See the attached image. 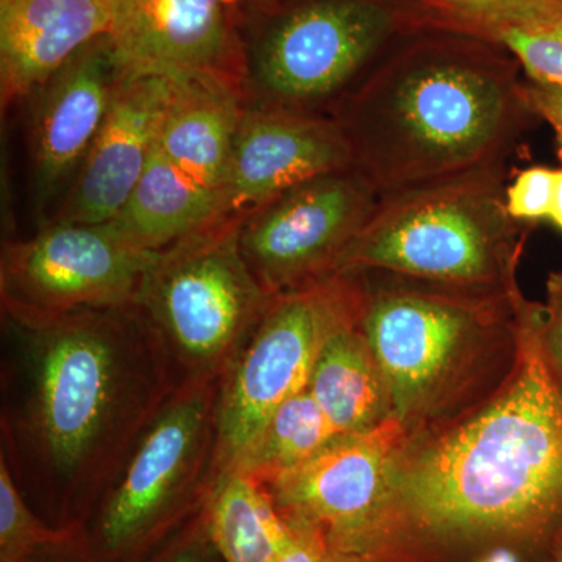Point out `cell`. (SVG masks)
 <instances>
[{
	"label": "cell",
	"mask_w": 562,
	"mask_h": 562,
	"mask_svg": "<svg viewBox=\"0 0 562 562\" xmlns=\"http://www.w3.org/2000/svg\"><path fill=\"white\" fill-rule=\"evenodd\" d=\"M338 438L305 387L272 414L249 454L236 468L268 486L312 460Z\"/></svg>",
	"instance_id": "7402d4cb"
},
{
	"label": "cell",
	"mask_w": 562,
	"mask_h": 562,
	"mask_svg": "<svg viewBox=\"0 0 562 562\" xmlns=\"http://www.w3.org/2000/svg\"><path fill=\"white\" fill-rule=\"evenodd\" d=\"M143 562H224L206 530L203 513L192 517L179 531Z\"/></svg>",
	"instance_id": "4316f807"
},
{
	"label": "cell",
	"mask_w": 562,
	"mask_h": 562,
	"mask_svg": "<svg viewBox=\"0 0 562 562\" xmlns=\"http://www.w3.org/2000/svg\"><path fill=\"white\" fill-rule=\"evenodd\" d=\"M273 562H331V560L319 543L308 535L291 530L290 542Z\"/></svg>",
	"instance_id": "4dcf8cb0"
},
{
	"label": "cell",
	"mask_w": 562,
	"mask_h": 562,
	"mask_svg": "<svg viewBox=\"0 0 562 562\" xmlns=\"http://www.w3.org/2000/svg\"><path fill=\"white\" fill-rule=\"evenodd\" d=\"M380 198L357 168L297 184L243 214L244 261L272 297L339 276Z\"/></svg>",
	"instance_id": "8fae6325"
},
{
	"label": "cell",
	"mask_w": 562,
	"mask_h": 562,
	"mask_svg": "<svg viewBox=\"0 0 562 562\" xmlns=\"http://www.w3.org/2000/svg\"><path fill=\"white\" fill-rule=\"evenodd\" d=\"M222 379L172 392L83 525L98 562H143L198 516L220 475Z\"/></svg>",
	"instance_id": "52a82bcc"
},
{
	"label": "cell",
	"mask_w": 562,
	"mask_h": 562,
	"mask_svg": "<svg viewBox=\"0 0 562 562\" xmlns=\"http://www.w3.org/2000/svg\"><path fill=\"white\" fill-rule=\"evenodd\" d=\"M179 387L136 305L40 314L2 306V454L33 509L83 527Z\"/></svg>",
	"instance_id": "6da1fadb"
},
{
	"label": "cell",
	"mask_w": 562,
	"mask_h": 562,
	"mask_svg": "<svg viewBox=\"0 0 562 562\" xmlns=\"http://www.w3.org/2000/svg\"><path fill=\"white\" fill-rule=\"evenodd\" d=\"M306 390L338 436L369 430L392 416L390 392L360 321L327 339Z\"/></svg>",
	"instance_id": "ffe728a7"
},
{
	"label": "cell",
	"mask_w": 562,
	"mask_h": 562,
	"mask_svg": "<svg viewBox=\"0 0 562 562\" xmlns=\"http://www.w3.org/2000/svg\"><path fill=\"white\" fill-rule=\"evenodd\" d=\"M241 216H224L161 250L136 306L160 336L177 384L224 379L269 305L239 249Z\"/></svg>",
	"instance_id": "ba28073f"
},
{
	"label": "cell",
	"mask_w": 562,
	"mask_h": 562,
	"mask_svg": "<svg viewBox=\"0 0 562 562\" xmlns=\"http://www.w3.org/2000/svg\"><path fill=\"white\" fill-rule=\"evenodd\" d=\"M554 136H557L558 155H560L562 161V127H553Z\"/></svg>",
	"instance_id": "e575fe53"
},
{
	"label": "cell",
	"mask_w": 562,
	"mask_h": 562,
	"mask_svg": "<svg viewBox=\"0 0 562 562\" xmlns=\"http://www.w3.org/2000/svg\"><path fill=\"white\" fill-rule=\"evenodd\" d=\"M350 168L349 143L331 116L246 106L220 191L222 213L243 216L297 184Z\"/></svg>",
	"instance_id": "9a60e30c"
},
{
	"label": "cell",
	"mask_w": 562,
	"mask_h": 562,
	"mask_svg": "<svg viewBox=\"0 0 562 562\" xmlns=\"http://www.w3.org/2000/svg\"><path fill=\"white\" fill-rule=\"evenodd\" d=\"M475 38L512 52L531 83L562 88V0L536 16L490 29Z\"/></svg>",
	"instance_id": "603a6c76"
},
{
	"label": "cell",
	"mask_w": 562,
	"mask_h": 562,
	"mask_svg": "<svg viewBox=\"0 0 562 562\" xmlns=\"http://www.w3.org/2000/svg\"><path fill=\"white\" fill-rule=\"evenodd\" d=\"M506 162L383 194L339 273L512 290L527 228L506 210Z\"/></svg>",
	"instance_id": "5b68a950"
},
{
	"label": "cell",
	"mask_w": 562,
	"mask_h": 562,
	"mask_svg": "<svg viewBox=\"0 0 562 562\" xmlns=\"http://www.w3.org/2000/svg\"><path fill=\"white\" fill-rule=\"evenodd\" d=\"M482 562H519L517 560L516 554L514 552H509V550L501 549L497 550V552L491 553L490 557L486 558V560H483Z\"/></svg>",
	"instance_id": "d6a6232c"
},
{
	"label": "cell",
	"mask_w": 562,
	"mask_h": 562,
	"mask_svg": "<svg viewBox=\"0 0 562 562\" xmlns=\"http://www.w3.org/2000/svg\"><path fill=\"white\" fill-rule=\"evenodd\" d=\"M172 77L157 149L203 187L221 191L246 109L243 92L205 74Z\"/></svg>",
	"instance_id": "ac0fdd59"
},
{
	"label": "cell",
	"mask_w": 562,
	"mask_h": 562,
	"mask_svg": "<svg viewBox=\"0 0 562 562\" xmlns=\"http://www.w3.org/2000/svg\"><path fill=\"white\" fill-rule=\"evenodd\" d=\"M117 0H0L2 110L29 101L44 81L110 32Z\"/></svg>",
	"instance_id": "e0dca14e"
},
{
	"label": "cell",
	"mask_w": 562,
	"mask_h": 562,
	"mask_svg": "<svg viewBox=\"0 0 562 562\" xmlns=\"http://www.w3.org/2000/svg\"><path fill=\"white\" fill-rule=\"evenodd\" d=\"M364 279L360 327L390 392L392 416L414 430L457 391L484 349L516 339L524 297L383 272Z\"/></svg>",
	"instance_id": "8992f818"
},
{
	"label": "cell",
	"mask_w": 562,
	"mask_h": 562,
	"mask_svg": "<svg viewBox=\"0 0 562 562\" xmlns=\"http://www.w3.org/2000/svg\"><path fill=\"white\" fill-rule=\"evenodd\" d=\"M547 562H562V532L554 539L552 547H550Z\"/></svg>",
	"instance_id": "836d02e7"
},
{
	"label": "cell",
	"mask_w": 562,
	"mask_h": 562,
	"mask_svg": "<svg viewBox=\"0 0 562 562\" xmlns=\"http://www.w3.org/2000/svg\"><path fill=\"white\" fill-rule=\"evenodd\" d=\"M124 74L106 33L77 52L29 99L32 191L38 210L72 183Z\"/></svg>",
	"instance_id": "4fadbf2b"
},
{
	"label": "cell",
	"mask_w": 562,
	"mask_h": 562,
	"mask_svg": "<svg viewBox=\"0 0 562 562\" xmlns=\"http://www.w3.org/2000/svg\"><path fill=\"white\" fill-rule=\"evenodd\" d=\"M541 339L550 361L562 376V272L547 283V302L542 305Z\"/></svg>",
	"instance_id": "83f0119b"
},
{
	"label": "cell",
	"mask_w": 562,
	"mask_h": 562,
	"mask_svg": "<svg viewBox=\"0 0 562 562\" xmlns=\"http://www.w3.org/2000/svg\"><path fill=\"white\" fill-rule=\"evenodd\" d=\"M412 430L391 416L339 436L266 490L291 530L308 535L331 562H390L384 505L395 461Z\"/></svg>",
	"instance_id": "30bf717a"
},
{
	"label": "cell",
	"mask_w": 562,
	"mask_h": 562,
	"mask_svg": "<svg viewBox=\"0 0 562 562\" xmlns=\"http://www.w3.org/2000/svg\"><path fill=\"white\" fill-rule=\"evenodd\" d=\"M27 562H98L92 558L87 541H85L83 527L76 528L68 538L50 546L44 547L33 554Z\"/></svg>",
	"instance_id": "f546056e"
},
{
	"label": "cell",
	"mask_w": 562,
	"mask_h": 562,
	"mask_svg": "<svg viewBox=\"0 0 562 562\" xmlns=\"http://www.w3.org/2000/svg\"><path fill=\"white\" fill-rule=\"evenodd\" d=\"M241 9L243 0H117L109 35L125 69L205 74L241 90Z\"/></svg>",
	"instance_id": "5bb4252c"
},
{
	"label": "cell",
	"mask_w": 562,
	"mask_h": 562,
	"mask_svg": "<svg viewBox=\"0 0 562 562\" xmlns=\"http://www.w3.org/2000/svg\"><path fill=\"white\" fill-rule=\"evenodd\" d=\"M422 0H243V98L255 109L333 116L419 29Z\"/></svg>",
	"instance_id": "277c9868"
},
{
	"label": "cell",
	"mask_w": 562,
	"mask_h": 562,
	"mask_svg": "<svg viewBox=\"0 0 562 562\" xmlns=\"http://www.w3.org/2000/svg\"><path fill=\"white\" fill-rule=\"evenodd\" d=\"M158 254L132 246L109 222L47 221L31 238L3 244L2 306L65 314L136 305Z\"/></svg>",
	"instance_id": "7c38bea8"
},
{
	"label": "cell",
	"mask_w": 562,
	"mask_h": 562,
	"mask_svg": "<svg viewBox=\"0 0 562 562\" xmlns=\"http://www.w3.org/2000/svg\"><path fill=\"white\" fill-rule=\"evenodd\" d=\"M549 220L562 231V169H558L557 179H554L552 210H550Z\"/></svg>",
	"instance_id": "1f68e13d"
},
{
	"label": "cell",
	"mask_w": 562,
	"mask_h": 562,
	"mask_svg": "<svg viewBox=\"0 0 562 562\" xmlns=\"http://www.w3.org/2000/svg\"><path fill=\"white\" fill-rule=\"evenodd\" d=\"M560 0H422L420 27L476 36L516 24L550 9Z\"/></svg>",
	"instance_id": "d4e9b609"
},
{
	"label": "cell",
	"mask_w": 562,
	"mask_h": 562,
	"mask_svg": "<svg viewBox=\"0 0 562 562\" xmlns=\"http://www.w3.org/2000/svg\"><path fill=\"white\" fill-rule=\"evenodd\" d=\"M76 528L47 524L24 497L9 462L0 454V562H27L44 547L68 538Z\"/></svg>",
	"instance_id": "cb8c5ba5"
},
{
	"label": "cell",
	"mask_w": 562,
	"mask_h": 562,
	"mask_svg": "<svg viewBox=\"0 0 562 562\" xmlns=\"http://www.w3.org/2000/svg\"><path fill=\"white\" fill-rule=\"evenodd\" d=\"M525 301L513 371L468 419L408 446L384 505L391 562L473 546L546 549L562 532V376Z\"/></svg>",
	"instance_id": "7a4b0ae2"
},
{
	"label": "cell",
	"mask_w": 562,
	"mask_h": 562,
	"mask_svg": "<svg viewBox=\"0 0 562 562\" xmlns=\"http://www.w3.org/2000/svg\"><path fill=\"white\" fill-rule=\"evenodd\" d=\"M557 171L543 166H532L517 173L506 187V210L514 221L530 224L549 217L552 210Z\"/></svg>",
	"instance_id": "484cf974"
},
{
	"label": "cell",
	"mask_w": 562,
	"mask_h": 562,
	"mask_svg": "<svg viewBox=\"0 0 562 562\" xmlns=\"http://www.w3.org/2000/svg\"><path fill=\"white\" fill-rule=\"evenodd\" d=\"M202 513L224 562H273L291 539L265 484L239 468L220 472Z\"/></svg>",
	"instance_id": "44dd1931"
},
{
	"label": "cell",
	"mask_w": 562,
	"mask_h": 562,
	"mask_svg": "<svg viewBox=\"0 0 562 562\" xmlns=\"http://www.w3.org/2000/svg\"><path fill=\"white\" fill-rule=\"evenodd\" d=\"M364 292L349 272L272 299L221 382L220 472L241 464L272 414L308 386L327 339L361 319Z\"/></svg>",
	"instance_id": "9c48e42d"
},
{
	"label": "cell",
	"mask_w": 562,
	"mask_h": 562,
	"mask_svg": "<svg viewBox=\"0 0 562 562\" xmlns=\"http://www.w3.org/2000/svg\"><path fill=\"white\" fill-rule=\"evenodd\" d=\"M419 35L387 52L331 116L380 195L503 165L536 117L512 52L442 29Z\"/></svg>",
	"instance_id": "3957f363"
},
{
	"label": "cell",
	"mask_w": 562,
	"mask_h": 562,
	"mask_svg": "<svg viewBox=\"0 0 562 562\" xmlns=\"http://www.w3.org/2000/svg\"><path fill=\"white\" fill-rule=\"evenodd\" d=\"M524 94L536 117L549 122L552 127H562V88L525 80Z\"/></svg>",
	"instance_id": "f1b7e54d"
},
{
	"label": "cell",
	"mask_w": 562,
	"mask_h": 562,
	"mask_svg": "<svg viewBox=\"0 0 562 562\" xmlns=\"http://www.w3.org/2000/svg\"><path fill=\"white\" fill-rule=\"evenodd\" d=\"M173 77L125 69L120 87L52 222L105 224L131 198L155 147Z\"/></svg>",
	"instance_id": "2e32d148"
},
{
	"label": "cell",
	"mask_w": 562,
	"mask_h": 562,
	"mask_svg": "<svg viewBox=\"0 0 562 562\" xmlns=\"http://www.w3.org/2000/svg\"><path fill=\"white\" fill-rule=\"evenodd\" d=\"M224 216L220 191L203 187L155 147L131 198L109 224L132 246L161 251Z\"/></svg>",
	"instance_id": "d6986e66"
}]
</instances>
